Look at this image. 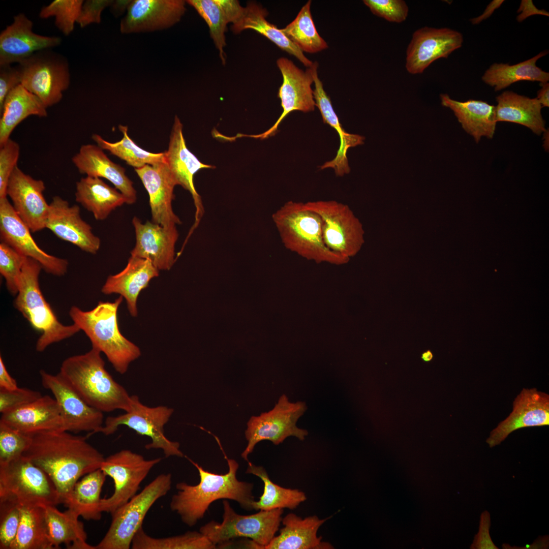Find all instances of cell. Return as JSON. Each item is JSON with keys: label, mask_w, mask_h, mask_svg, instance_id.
<instances>
[{"label": "cell", "mask_w": 549, "mask_h": 549, "mask_svg": "<svg viewBox=\"0 0 549 549\" xmlns=\"http://www.w3.org/2000/svg\"><path fill=\"white\" fill-rule=\"evenodd\" d=\"M31 437L23 455L49 476L62 503L79 479L100 469L105 458L87 441V437L67 431L43 432Z\"/></svg>", "instance_id": "cell-1"}, {"label": "cell", "mask_w": 549, "mask_h": 549, "mask_svg": "<svg viewBox=\"0 0 549 549\" xmlns=\"http://www.w3.org/2000/svg\"><path fill=\"white\" fill-rule=\"evenodd\" d=\"M215 438L227 461L228 472L219 474L209 472L189 459L198 471L199 482L196 485H190L185 482L177 483V493L171 499V510L176 512L181 521L190 527L202 519L210 505L219 499L232 500L243 509L248 511L253 510L252 503L255 501L253 484L237 479L238 463L227 458L218 438L217 437Z\"/></svg>", "instance_id": "cell-2"}, {"label": "cell", "mask_w": 549, "mask_h": 549, "mask_svg": "<svg viewBox=\"0 0 549 549\" xmlns=\"http://www.w3.org/2000/svg\"><path fill=\"white\" fill-rule=\"evenodd\" d=\"M60 374L90 406L104 413L128 412L133 399L105 368L101 352L96 348L73 355L62 363Z\"/></svg>", "instance_id": "cell-3"}, {"label": "cell", "mask_w": 549, "mask_h": 549, "mask_svg": "<svg viewBox=\"0 0 549 549\" xmlns=\"http://www.w3.org/2000/svg\"><path fill=\"white\" fill-rule=\"evenodd\" d=\"M123 299L120 296L113 302L99 301L87 311L73 306L69 313L73 323L88 337L92 347L103 353L120 374L126 373L130 363L141 355L139 348L123 336L118 328L117 311Z\"/></svg>", "instance_id": "cell-4"}, {"label": "cell", "mask_w": 549, "mask_h": 549, "mask_svg": "<svg viewBox=\"0 0 549 549\" xmlns=\"http://www.w3.org/2000/svg\"><path fill=\"white\" fill-rule=\"evenodd\" d=\"M272 219L286 249L317 263H346L349 260L330 250L323 238L322 221L304 203H285L272 215Z\"/></svg>", "instance_id": "cell-5"}, {"label": "cell", "mask_w": 549, "mask_h": 549, "mask_svg": "<svg viewBox=\"0 0 549 549\" xmlns=\"http://www.w3.org/2000/svg\"><path fill=\"white\" fill-rule=\"evenodd\" d=\"M42 269L38 261L26 258L22 269L18 293L14 301L15 309L41 333L36 345V349L39 352L80 330L74 323L66 325L57 319L40 287L39 275Z\"/></svg>", "instance_id": "cell-6"}, {"label": "cell", "mask_w": 549, "mask_h": 549, "mask_svg": "<svg viewBox=\"0 0 549 549\" xmlns=\"http://www.w3.org/2000/svg\"><path fill=\"white\" fill-rule=\"evenodd\" d=\"M223 521H211L199 531L216 547L227 546L237 537L251 539L249 547L264 549L276 536L282 520L283 509L259 510L250 515L236 513L227 500H223Z\"/></svg>", "instance_id": "cell-7"}, {"label": "cell", "mask_w": 549, "mask_h": 549, "mask_svg": "<svg viewBox=\"0 0 549 549\" xmlns=\"http://www.w3.org/2000/svg\"><path fill=\"white\" fill-rule=\"evenodd\" d=\"M170 473L158 475L138 494L111 514L110 527L96 549H129L149 510L170 491Z\"/></svg>", "instance_id": "cell-8"}, {"label": "cell", "mask_w": 549, "mask_h": 549, "mask_svg": "<svg viewBox=\"0 0 549 549\" xmlns=\"http://www.w3.org/2000/svg\"><path fill=\"white\" fill-rule=\"evenodd\" d=\"M19 505H53L62 503L52 480L24 455L0 465V500Z\"/></svg>", "instance_id": "cell-9"}, {"label": "cell", "mask_w": 549, "mask_h": 549, "mask_svg": "<svg viewBox=\"0 0 549 549\" xmlns=\"http://www.w3.org/2000/svg\"><path fill=\"white\" fill-rule=\"evenodd\" d=\"M21 84L48 108L56 104L70 83L67 59L51 48L39 51L17 66Z\"/></svg>", "instance_id": "cell-10"}, {"label": "cell", "mask_w": 549, "mask_h": 549, "mask_svg": "<svg viewBox=\"0 0 549 549\" xmlns=\"http://www.w3.org/2000/svg\"><path fill=\"white\" fill-rule=\"evenodd\" d=\"M132 396L131 410L124 414L107 417L98 433L107 436L112 435L119 426L126 425L137 434L150 438V442L145 445L146 449H161L166 458L183 457L179 443L170 440L164 434V426L173 413V409L166 406L148 407L144 405L137 395Z\"/></svg>", "instance_id": "cell-11"}, {"label": "cell", "mask_w": 549, "mask_h": 549, "mask_svg": "<svg viewBox=\"0 0 549 549\" xmlns=\"http://www.w3.org/2000/svg\"><path fill=\"white\" fill-rule=\"evenodd\" d=\"M307 408L304 402H290L286 395L283 394L271 410L251 416L245 433L248 444L241 453L242 458L249 461L248 456L256 445L263 440L270 441L276 445L290 436L304 440L308 432L297 427L296 422Z\"/></svg>", "instance_id": "cell-12"}, {"label": "cell", "mask_w": 549, "mask_h": 549, "mask_svg": "<svg viewBox=\"0 0 549 549\" xmlns=\"http://www.w3.org/2000/svg\"><path fill=\"white\" fill-rule=\"evenodd\" d=\"M304 204L321 219L323 240L330 250L348 260L359 252L364 242V231L347 205L334 200Z\"/></svg>", "instance_id": "cell-13"}, {"label": "cell", "mask_w": 549, "mask_h": 549, "mask_svg": "<svg viewBox=\"0 0 549 549\" xmlns=\"http://www.w3.org/2000/svg\"><path fill=\"white\" fill-rule=\"evenodd\" d=\"M162 460L157 458L146 460L129 449H122L105 458L100 469L114 483L113 494L102 498V512L112 514L137 493L140 485L151 469Z\"/></svg>", "instance_id": "cell-14"}, {"label": "cell", "mask_w": 549, "mask_h": 549, "mask_svg": "<svg viewBox=\"0 0 549 549\" xmlns=\"http://www.w3.org/2000/svg\"><path fill=\"white\" fill-rule=\"evenodd\" d=\"M43 387L50 390L59 407L65 430L73 433H97L104 424L103 413L88 405L59 373L40 371Z\"/></svg>", "instance_id": "cell-15"}, {"label": "cell", "mask_w": 549, "mask_h": 549, "mask_svg": "<svg viewBox=\"0 0 549 549\" xmlns=\"http://www.w3.org/2000/svg\"><path fill=\"white\" fill-rule=\"evenodd\" d=\"M30 230L14 210L7 197L0 198V238L3 242L26 257L38 261L47 273L57 277L67 272V259L49 255L36 243Z\"/></svg>", "instance_id": "cell-16"}, {"label": "cell", "mask_w": 549, "mask_h": 549, "mask_svg": "<svg viewBox=\"0 0 549 549\" xmlns=\"http://www.w3.org/2000/svg\"><path fill=\"white\" fill-rule=\"evenodd\" d=\"M277 64L283 76V83L278 93L283 112L268 130L260 134L247 136L261 139L267 138L277 132L279 125L291 112L298 110L309 112L315 109L316 103L311 88L314 82L311 67L303 71L285 57L279 58Z\"/></svg>", "instance_id": "cell-17"}, {"label": "cell", "mask_w": 549, "mask_h": 549, "mask_svg": "<svg viewBox=\"0 0 549 549\" xmlns=\"http://www.w3.org/2000/svg\"><path fill=\"white\" fill-rule=\"evenodd\" d=\"M463 35L449 28L422 27L415 30L406 50L405 67L408 73L418 74L434 61L447 58L461 47Z\"/></svg>", "instance_id": "cell-18"}, {"label": "cell", "mask_w": 549, "mask_h": 549, "mask_svg": "<svg viewBox=\"0 0 549 549\" xmlns=\"http://www.w3.org/2000/svg\"><path fill=\"white\" fill-rule=\"evenodd\" d=\"M45 190L43 180L33 178L18 166L8 182L7 195L17 215L32 232L46 228L49 204L44 196Z\"/></svg>", "instance_id": "cell-19"}, {"label": "cell", "mask_w": 549, "mask_h": 549, "mask_svg": "<svg viewBox=\"0 0 549 549\" xmlns=\"http://www.w3.org/2000/svg\"><path fill=\"white\" fill-rule=\"evenodd\" d=\"M186 1L133 0L119 25L122 34L152 32L167 29L184 15Z\"/></svg>", "instance_id": "cell-20"}, {"label": "cell", "mask_w": 549, "mask_h": 549, "mask_svg": "<svg viewBox=\"0 0 549 549\" xmlns=\"http://www.w3.org/2000/svg\"><path fill=\"white\" fill-rule=\"evenodd\" d=\"M548 424V394L535 388H523L513 401L511 413L491 431L486 442L493 447L516 430Z\"/></svg>", "instance_id": "cell-21"}, {"label": "cell", "mask_w": 549, "mask_h": 549, "mask_svg": "<svg viewBox=\"0 0 549 549\" xmlns=\"http://www.w3.org/2000/svg\"><path fill=\"white\" fill-rule=\"evenodd\" d=\"M136 242L131 256L147 259L159 270H169L175 261V245L179 234L176 225L163 226L137 217L132 219Z\"/></svg>", "instance_id": "cell-22"}, {"label": "cell", "mask_w": 549, "mask_h": 549, "mask_svg": "<svg viewBox=\"0 0 549 549\" xmlns=\"http://www.w3.org/2000/svg\"><path fill=\"white\" fill-rule=\"evenodd\" d=\"M33 21L24 13L0 34V66L20 63L34 53L60 45V37L40 35L33 31Z\"/></svg>", "instance_id": "cell-23"}, {"label": "cell", "mask_w": 549, "mask_h": 549, "mask_svg": "<svg viewBox=\"0 0 549 549\" xmlns=\"http://www.w3.org/2000/svg\"><path fill=\"white\" fill-rule=\"evenodd\" d=\"M46 228L60 239L69 242L84 252L95 254L100 249L101 240L80 215L78 205H70L62 197H54L49 204Z\"/></svg>", "instance_id": "cell-24"}, {"label": "cell", "mask_w": 549, "mask_h": 549, "mask_svg": "<svg viewBox=\"0 0 549 549\" xmlns=\"http://www.w3.org/2000/svg\"><path fill=\"white\" fill-rule=\"evenodd\" d=\"M135 171L148 194L151 221L163 226L181 224L172 206L177 185L165 161Z\"/></svg>", "instance_id": "cell-25"}, {"label": "cell", "mask_w": 549, "mask_h": 549, "mask_svg": "<svg viewBox=\"0 0 549 549\" xmlns=\"http://www.w3.org/2000/svg\"><path fill=\"white\" fill-rule=\"evenodd\" d=\"M0 422L29 436L43 432L65 431L58 404L48 395L2 414Z\"/></svg>", "instance_id": "cell-26"}, {"label": "cell", "mask_w": 549, "mask_h": 549, "mask_svg": "<svg viewBox=\"0 0 549 549\" xmlns=\"http://www.w3.org/2000/svg\"><path fill=\"white\" fill-rule=\"evenodd\" d=\"M72 161L80 173L104 178L111 182L127 198L128 204L136 202L137 192L125 169L111 161L98 145H82Z\"/></svg>", "instance_id": "cell-27"}, {"label": "cell", "mask_w": 549, "mask_h": 549, "mask_svg": "<svg viewBox=\"0 0 549 549\" xmlns=\"http://www.w3.org/2000/svg\"><path fill=\"white\" fill-rule=\"evenodd\" d=\"M183 126L175 116L171 131L168 149L164 152V161L174 177L177 185L181 186L192 194L198 207L200 204V196L194 184L195 174L205 168H215L200 161L188 149L184 137Z\"/></svg>", "instance_id": "cell-28"}, {"label": "cell", "mask_w": 549, "mask_h": 549, "mask_svg": "<svg viewBox=\"0 0 549 549\" xmlns=\"http://www.w3.org/2000/svg\"><path fill=\"white\" fill-rule=\"evenodd\" d=\"M159 274V270L150 261L131 256L122 271L108 277L101 291L107 295L119 294L125 298L131 316L136 317L139 294L148 286L150 280Z\"/></svg>", "instance_id": "cell-29"}, {"label": "cell", "mask_w": 549, "mask_h": 549, "mask_svg": "<svg viewBox=\"0 0 549 549\" xmlns=\"http://www.w3.org/2000/svg\"><path fill=\"white\" fill-rule=\"evenodd\" d=\"M311 68L315 84L313 96L315 105L320 111L323 122L335 129L340 138V147L336 156L332 160L325 162L320 168H332L337 176H342L350 172L347 157L348 149L363 144L365 138L357 134L348 133L343 129L334 111L330 99L325 92L322 82L318 77V63H313Z\"/></svg>", "instance_id": "cell-30"}, {"label": "cell", "mask_w": 549, "mask_h": 549, "mask_svg": "<svg viewBox=\"0 0 549 549\" xmlns=\"http://www.w3.org/2000/svg\"><path fill=\"white\" fill-rule=\"evenodd\" d=\"M328 518L320 519L316 515L302 518L294 513H289L282 522L283 527L264 549H321L332 548L328 543L322 542L318 536L319 528Z\"/></svg>", "instance_id": "cell-31"}, {"label": "cell", "mask_w": 549, "mask_h": 549, "mask_svg": "<svg viewBox=\"0 0 549 549\" xmlns=\"http://www.w3.org/2000/svg\"><path fill=\"white\" fill-rule=\"evenodd\" d=\"M441 104L454 112L462 128L478 143L482 137L492 138L496 123L495 106L481 100L460 102L447 94L440 95Z\"/></svg>", "instance_id": "cell-32"}, {"label": "cell", "mask_w": 549, "mask_h": 549, "mask_svg": "<svg viewBox=\"0 0 549 549\" xmlns=\"http://www.w3.org/2000/svg\"><path fill=\"white\" fill-rule=\"evenodd\" d=\"M47 108L37 96L21 84L12 89L0 109V147L10 138L16 127L27 117H46Z\"/></svg>", "instance_id": "cell-33"}, {"label": "cell", "mask_w": 549, "mask_h": 549, "mask_svg": "<svg viewBox=\"0 0 549 549\" xmlns=\"http://www.w3.org/2000/svg\"><path fill=\"white\" fill-rule=\"evenodd\" d=\"M75 200L97 220H105L116 208L128 204L127 198L101 178L86 176L76 184Z\"/></svg>", "instance_id": "cell-34"}, {"label": "cell", "mask_w": 549, "mask_h": 549, "mask_svg": "<svg viewBox=\"0 0 549 549\" xmlns=\"http://www.w3.org/2000/svg\"><path fill=\"white\" fill-rule=\"evenodd\" d=\"M496 121L516 123L529 128L540 135L546 131L541 110L536 98H530L512 91H505L496 97Z\"/></svg>", "instance_id": "cell-35"}, {"label": "cell", "mask_w": 549, "mask_h": 549, "mask_svg": "<svg viewBox=\"0 0 549 549\" xmlns=\"http://www.w3.org/2000/svg\"><path fill=\"white\" fill-rule=\"evenodd\" d=\"M43 506L49 538L54 548L64 544L71 549H96L87 542L83 524L76 512L70 508L61 512L56 506Z\"/></svg>", "instance_id": "cell-36"}, {"label": "cell", "mask_w": 549, "mask_h": 549, "mask_svg": "<svg viewBox=\"0 0 549 549\" xmlns=\"http://www.w3.org/2000/svg\"><path fill=\"white\" fill-rule=\"evenodd\" d=\"M266 10L254 3H250L243 10L237 20L233 23L232 29L239 33L246 29H252L270 40L279 48L294 55L304 66H312L313 63L309 59L286 35L273 24L267 21Z\"/></svg>", "instance_id": "cell-37"}, {"label": "cell", "mask_w": 549, "mask_h": 549, "mask_svg": "<svg viewBox=\"0 0 549 549\" xmlns=\"http://www.w3.org/2000/svg\"><path fill=\"white\" fill-rule=\"evenodd\" d=\"M106 476L100 468L86 474L76 483L63 503L85 520H100L101 494Z\"/></svg>", "instance_id": "cell-38"}, {"label": "cell", "mask_w": 549, "mask_h": 549, "mask_svg": "<svg viewBox=\"0 0 549 549\" xmlns=\"http://www.w3.org/2000/svg\"><path fill=\"white\" fill-rule=\"evenodd\" d=\"M547 53L546 51H542L528 60L513 65L494 63L485 71L482 80L494 87L495 91L504 89L520 81L548 82V72L542 70L536 65L537 60Z\"/></svg>", "instance_id": "cell-39"}, {"label": "cell", "mask_w": 549, "mask_h": 549, "mask_svg": "<svg viewBox=\"0 0 549 549\" xmlns=\"http://www.w3.org/2000/svg\"><path fill=\"white\" fill-rule=\"evenodd\" d=\"M19 506L20 524L10 549H54L48 534L43 505Z\"/></svg>", "instance_id": "cell-40"}, {"label": "cell", "mask_w": 549, "mask_h": 549, "mask_svg": "<svg viewBox=\"0 0 549 549\" xmlns=\"http://www.w3.org/2000/svg\"><path fill=\"white\" fill-rule=\"evenodd\" d=\"M246 473L259 477L264 484L263 492L258 501L252 503L253 509L269 510L274 509H293L305 501V493L297 489H287L273 483L266 470L248 461Z\"/></svg>", "instance_id": "cell-41"}, {"label": "cell", "mask_w": 549, "mask_h": 549, "mask_svg": "<svg viewBox=\"0 0 549 549\" xmlns=\"http://www.w3.org/2000/svg\"><path fill=\"white\" fill-rule=\"evenodd\" d=\"M118 129L123 136L117 142H109L96 134H93L92 138L97 145L103 150L125 161L128 165L135 169L164 161V152L154 153L142 149L130 138L127 126L119 125Z\"/></svg>", "instance_id": "cell-42"}, {"label": "cell", "mask_w": 549, "mask_h": 549, "mask_svg": "<svg viewBox=\"0 0 549 549\" xmlns=\"http://www.w3.org/2000/svg\"><path fill=\"white\" fill-rule=\"evenodd\" d=\"M133 549H214L216 546L199 531H188L173 536L155 538L148 535L142 527L135 534L131 543Z\"/></svg>", "instance_id": "cell-43"}, {"label": "cell", "mask_w": 549, "mask_h": 549, "mask_svg": "<svg viewBox=\"0 0 549 549\" xmlns=\"http://www.w3.org/2000/svg\"><path fill=\"white\" fill-rule=\"evenodd\" d=\"M311 4L309 1L295 19L281 30L302 52L313 53L327 48L328 45L316 30L310 11Z\"/></svg>", "instance_id": "cell-44"}, {"label": "cell", "mask_w": 549, "mask_h": 549, "mask_svg": "<svg viewBox=\"0 0 549 549\" xmlns=\"http://www.w3.org/2000/svg\"><path fill=\"white\" fill-rule=\"evenodd\" d=\"M186 3L192 6L207 24L210 36L219 51L222 63L225 64V33L229 22L223 9L217 0H188Z\"/></svg>", "instance_id": "cell-45"}, {"label": "cell", "mask_w": 549, "mask_h": 549, "mask_svg": "<svg viewBox=\"0 0 549 549\" xmlns=\"http://www.w3.org/2000/svg\"><path fill=\"white\" fill-rule=\"evenodd\" d=\"M84 1L54 0L43 7L39 14L42 19L55 17V25L65 36L74 30Z\"/></svg>", "instance_id": "cell-46"}, {"label": "cell", "mask_w": 549, "mask_h": 549, "mask_svg": "<svg viewBox=\"0 0 549 549\" xmlns=\"http://www.w3.org/2000/svg\"><path fill=\"white\" fill-rule=\"evenodd\" d=\"M31 440V436L0 422V465L23 455Z\"/></svg>", "instance_id": "cell-47"}, {"label": "cell", "mask_w": 549, "mask_h": 549, "mask_svg": "<svg viewBox=\"0 0 549 549\" xmlns=\"http://www.w3.org/2000/svg\"><path fill=\"white\" fill-rule=\"evenodd\" d=\"M27 257L6 243H0V273L5 280L7 290L13 295L18 293L22 267Z\"/></svg>", "instance_id": "cell-48"}, {"label": "cell", "mask_w": 549, "mask_h": 549, "mask_svg": "<svg viewBox=\"0 0 549 549\" xmlns=\"http://www.w3.org/2000/svg\"><path fill=\"white\" fill-rule=\"evenodd\" d=\"M20 521L19 504L9 499L0 500V548L10 549Z\"/></svg>", "instance_id": "cell-49"}, {"label": "cell", "mask_w": 549, "mask_h": 549, "mask_svg": "<svg viewBox=\"0 0 549 549\" xmlns=\"http://www.w3.org/2000/svg\"><path fill=\"white\" fill-rule=\"evenodd\" d=\"M363 3L375 15L394 23L405 21L409 8L403 0H364Z\"/></svg>", "instance_id": "cell-50"}, {"label": "cell", "mask_w": 549, "mask_h": 549, "mask_svg": "<svg viewBox=\"0 0 549 549\" xmlns=\"http://www.w3.org/2000/svg\"><path fill=\"white\" fill-rule=\"evenodd\" d=\"M19 155V145L11 138L0 147V198L7 197L8 182L17 166Z\"/></svg>", "instance_id": "cell-51"}, {"label": "cell", "mask_w": 549, "mask_h": 549, "mask_svg": "<svg viewBox=\"0 0 549 549\" xmlns=\"http://www.w3.org/2000/svg\"><path fill=\"white\" fill-rule=\"evenodd\" d=\"M41 392L27 388L0 389V413L3 414L28 404L41 397Z\"/></svg>", "instance_id": "cell-52"}, {"label": "cell", "mask_w": 549, "mask_h": 549, "mask_svg": "<svg viewBox=\"0 0 549 549\" xmlns=\"http://www.w3.org/2000/svg\"><path fill=\"white\" fill-rule=\"evenodd\" d=\"M111 0H87L84 1L76 23L84 28L92 23L101 22V14L107 7H110Z\"/></svg>", "instance_id": "cell-53"}, {"label": "cell", "mask_w": 549, "mask_h": 549, "mask_svg": "<svg viewBox=\"0 0 549 549\" xmlns=\"http://www.w3.org/2000/svg\"><path fill=\"white\" fill-rule=\"evenodd\" d=\"M20 84V73L17 66H0V109L9 93Z\"/></svg>", "instance_id": "cell-54"}, {"label": "cell", "mask_w": 549, "mask_h": 549, "mask_svg": "<svg viewBox=\"0 0 549 549\" xmlns=\"http://www.w3.org/2000/svg\"><path fill=\"white\" fill-rule=\"evenodd\" d=\"M491 516L490 513L484 511L480 515L479 530L474 537L471 549H498L493 542L490 534Z\"/></svg>", "instance_id": "cell-55"}, {"label": "cell", "mask_w": 549, "mask_h": 549, "mask_svg": "<svg viewBox=\"0 0 549 549\" xmlns=\"http://www.w3.org/2000/svg\"><path fill=\"white\" fill-rule=\"evenodd\" d=\"M517 12L521 14L517 16V20L521 22L527 17L533 15H542L548 16V13L544 10H539L533 5L532 1H522Z\"/></svg>", "instance_id": "cell-56"}, {"label": "cell", "mask_w": 549, "mask_h": 549, "mask_svg": "<svg viewBox=\"0 0 549 549\" xmlns=\"http://www.w3.org/2000/svg\"><path fill=\"white\" fill-rule=\"evenodd\" d=\"M18 387L17 382L8 372L2 357L0 356V389L13 390Z\"/></svg>", "instance_id": "cell-57"}, {"label": "cell", "mask_w": 549, "mask_h": 549, "mask_svg": "<svg viewBox=\"0 0 549 549\" xmlns=\"http://www.w3.org/2000/svg\"><path fill=\"white\" fill-rule=\"evenodd\" d=\"M503 2L504 1L502 0L493 1L487 6L485 10L481 15L478 17L471 19V22L473 24H477L480 23L483 20L486 19L491 16L496 9L500 7Z\"/></svg>", "instance_id": "cell-58"}, {"label": "cell", "mask_w": 549, "mask_h": 549, "mask_svg": "<svg viewBox=\"0 0 549 549\" xmlns=\"http://www.w3.org/2000/svg\"><path fill=\"white\" fill-rule=\"evenodd\" d=\"M540 85L541 88L538 91L537 97L536 98L542 107H549V83L541 82Z\"/></svg>", "instance_id": "cell-59"}, {"label": "cell", "mask_w": 549, "mask_h": 549, "mask_svg": "<svg viewBox=\"0 0 549 549\" xmlns=\"http://www.w3.org/2000/svg\"><path fill=\"white\" fill-rule=\"evenodd\" d=\"M131 1H113L109 7L112 14L115 17H119L125 11H127L128 6Z\"/></svg>", "instance_id": "cell-60"}, {"label": "cell", "mask_w": 549, "mask_h": 549, "mask_svg": "<svg viewBox=\"0 0 549 549\" xmlns=\"http://www.w3.org/2000/svg\"><path fill=\"white\" fill-rule=\"evenodd\" d=\"M540 538L537 539L535 541V543H532L531 545H526V547L523 548H548L549 542H548V536L545 535L543 536H540Z\"/></svg>", "instance_id": "cell-61"}, {"label": "cell", "mask_w": 549, "mask_h": 549, "mask_svg": "<svg viewBox=\"0 0 549 549\" xmlns=\"http://www.w3.org/2000/svg\"><path fill=\"white\" fill-rule=\"evenodd\" d=\"M433 358L432 352L430 350H427L423 352L421 355V358L426 362L430 361Z\"/></svg>", "instance_id": "cell-62"}]
</instances>
